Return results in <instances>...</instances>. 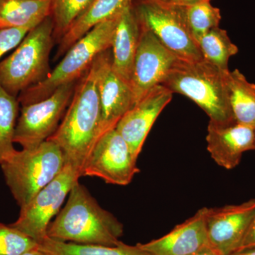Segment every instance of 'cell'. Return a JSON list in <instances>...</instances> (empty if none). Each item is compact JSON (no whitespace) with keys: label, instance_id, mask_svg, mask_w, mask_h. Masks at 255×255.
<instances>
[{"label":"cell","instance_id":"cell-1","mask_svg":"<svg viewBox=\"0 0 255 255\" xmlns=\"http://www.w3.org/2000/svg\"><path fill=\"white\" fill-rule=\"evenodd\" d=\"M100 55L79 79L68 110L56 131L48 139L59 146L66 164L80 173L98 137L101 109L97 80Z\"/></svg>","mask_w":255,"mask_h":255},{"label":"cell","instance_id":"cell-2","mask_svg":"<svg viewBox=\"0 0 255 255\" xmlns=\"http://www.w3.org/2000/svg\"><path fill=\"white\" fill-rule=\"evenodd\" d=\"M123 234V224L79 182L47 230L48 237L56 241L105 246H118Z\"/></svg>","mask_w":255,"mask_h":255},{"label":"cell","instance_id":"cell-3","mask_svg":"<svg viewBox=\"0 0 255 255\" xmlns=\"http://www.w3.org/2000/svg\"><path fill=\"white\" fill-rule=\"evenodd\" d=\"M228 72L221 71L204 59L192 62L179 59L162 85L173 94L190 99L206 112L211 122L236 123L228 100Z\"/></svg>","mask_w":255,"mask_h":255},{"label":"cell","instance_id":"cell-4","mask_svg":"<svg viewBox=\"0 0 255 255\" xmlns=\"http://www.w3.org/2000/svg\"><path fill=\"white\" fill-rule=\"evenodd\" d=\"M120 14L97 25L77 41L46 80L18 95L20 105L45 100L58 87L81 78L99 55L112 48Z\"/></svg>","mask_w":255,"mask_h":255},{"label":"cell","instance_id":"cell-5","mask_svg":"<svg viewBox=\"0 0 255 255\" xmlns=\"http://www.w3.org/2000/svg\"><path fill=\"white\" fill-rule=\"evenodd\" d=\"M50 16L28 31L14 51L0 62V85L10 95L21 92L46 80L51 73L50 52L54 45Z\"/></svg>","mask_w":255,"mask_h":255},{"label":"cell","instance_id":"cell-6","mask_svg":"<svg viewBox=\"0 0 255 255\" xmlns=\"http://www.w3.org/2000/svg\"><path fill=\"white\" fill-rule=\"evenodd\" d=\"M65 164L59 146L47 140L36 148L16 150L0 167L13 197L22 208L62 172Z\"/></svg>","mask_w":255,"mask_h":255},{"label":"cell","instance_id":"cell-7","mask_svg":"<svg viewBox=\"0 0 255 255\" xmlns=\"http://www.w3.org/2000/svg\"><path fill=\"white\" fill-rule=\"evenodd\" d=\"M132 6L140 27L152 32L179 59L203 60L188 27L183 6L160 0H132Z\"/></svg>","mask_w":255,"mask_h":255},{"label":"cell","instance_id":"cell-8","mask_svg":"<svg viewBox=\"0 0 255 255\" xmlns=\"http://www.w3.org/2000/svg\"><path fill=\"white\" fill-rule=\"evenodd\" d=\"M78 80L65 84L45 100L21 106L14 142L22 149L36 148L56 131L70 105Z\"/></svg>","mask_w":255,"mask_h":255},{"label":"cell","instance_id":"cell-9","mask_svg":"<svg viewBox=\"0 0 255 255\" xmlns=\"http://www.w3.org/2000/svg\"><path fill=\"white\" fill-rule=\"evenodd\" d=\"M80 171L65 164L62 172L29 201L20 208L19 216L10 226L37 243L47 237L51 220L60 212L65 198L81 177Z\"/></svg>","mask_w":255,"mask_h":255},{"label":"cell","instance_id":"cell-10","mask_svg":"<svg viewBox=\"0 0 255 255\" xmlns=\"http://www.w3.org/2000/svg\"><path fill=\"white\" fill-rule=\"evenodd\" d=\"M137 158L115 128L96 142L81 170L82 177H95L107 184L126 186L140 172Z\"/></svg>","mask_w":255,"mask_h":255},{"label":"cell","instance_id":"cell-11","mask_svg":"<svg viewBox=\"0 0 255 255\" xmlns=\"http://www.w3.org/2000/svg\"><path fill=\"white\" fill-rule=\"evenodd\" d=\"M178 60L152 32L140 27V40L130 79L133 105L152 88L162 85Z\"/></svg>","mask_w":255,"mask_h":255},{"label":"cell","instance_id":"cell-12","mask_svg":"<svg viewBox=\"0 0 255 255\" xmlns=\"http://www.w3.org/2000/svg\"><path fill=\"white\" fill-rule=\"evenodd\" d=\"M255 217V198L238 204L206 209L210 246L221 255L237 251Z\"/></svg>","mask_w":255,"mask_h":255},{"label":"cell","instance_id":"cell-13","mask_svg":"<svg viewBox=\"0 0 255 255\" xmlns=\"http://www.w3.org/2000/svg\"><path fill=\"white\" fill-rule=\"evenodd\" d=\"M173 93L163 85L152 88L132 106L116 127L136 158L156 119L172 99Z\"/></svg>","mask_w":255,"mask_h":255},{"label":"cell","instance_id":"cell-14","mask_svg":"<svg viewBox=\"0 0 255 255\" xmlns=\"http://www.w3.org/2000/svg\"><path fill=\"white\" fill-rule=\"evenodd\" d=\"M97 87L101 109L98 140L105 132L115 128L124 114L133 106L130 85L112 69L110 49L100 55Z\"/></svg>","mask_w":255,"mask_h":255},{"label":"cell","instance_id":"cell-15","mask_svg":"<svg viewBox=\"0 0 255 255\" xmlns=\"http://www.w3.org/2000/svg\"><path fill=\"white\" fill-rule=\"evenodd\" d=\"M206 141L214 162L232 169L240 164L244 152L255 150V130L237 123L219 124L209 121Z\"/></svg>","mask_w":255,"mask_h":255},{"label":"cell","instance_id":"cell-16","mask_svg":"<svg viewBox=\"0 0 255 255\" xmlns=\"http://www.w3.org/2000/svg\"><path fill=\"white\" fill-rule=\"evenodd\" d=\"M206 209L199 210L163 237L137 245L150 255H191L211 248L206 231Z\"/></svg>","mask_w":255,"mask_h":255},{"label":"cell","instance_id":"cell-17","mask_svg":"<svg viewBox=\"0 0 255 255\" xmlns=\"http://www.w3.org/2000/svg\"><path fill=\"white\" fill-rule=\"evenodd\" d=\"M140 36V23L131 3L121 12L112 47V69L129 85Z\"/></svg>","mask_w":255,"mask_h":255},{"label":"cell","instance_id":"cell-18","mask_svg":"<svg viewBox=\"0 0 255 255\" xmlns=\"http://www.w3.org/2000/svg\"><path fill=\"white\" fill-rule=\"evenodd\" d=\"M132 0H95L88 9L73 23L58 44L55 60L63 56L72 46L97 25L120 14Z\"/></svg>","mask_w":255,"mask_h":255},{"label":"cell","instance_id":"cell-19","mask_svg":"<svg viewBox=\"0 0 255 255\" xmlns=\"http://www.w3.org/2000/svg\"><path fill=\"white\" fill-rule=\"evenodd\" d=\"M228 100L235 122L255 130V85L238 69L226 75Z\"/></svg>","mask_w":255,"mask_h":255},{"label":"cell","instance_id":"cell-20","mask_svg":"<svg viewBox=\"0 0 255 255\" xmlns=\"http://www.w3.org/2000/svg\"><path fill=\"white\" fill-rule=\"evenodd\" d=\"M52 0H0V28L36 26L50 14Z\"/></svg>","mask_w":255,"mask_h":255},{"label":"cell","instance_id":"cell-21","mask_svg":"<svg viewBox=\"0 0 255 255\" xmlns=\"http://www.w3.org/2000/svg\"><path fill=\"white\" fill-rule=\"evenodd\" d=\"M38 247L47 255H150L137 244L128 246L122 242L117 246H105L68 243L47 236Z\"/></svg>","mask_w":255,"mask_h":255},{"label":"cell","instance_id":"cell-22","mask_svg":"<svg viewBox=\"0 0 255 255\" xmlns=\"http://www.w3.org/2000/svg\"><path fill=\"white\" fill-rule=\"evenodd\" d=\"M203 59L223 72L229 71L230 58L238 53L226 30L219 27L208 32L198 43Z\"/></svg>","mask_w":255,"mask_h":255},{"label":"cell","instance_id":"cell-23","mask_svg":"<svg viewBox=\"0 0 255 255\" xmlns=\"http://www.w3.org/2000/svg\"><path fill=\"white\" fill-rule=\"evenodd\" d=\"M19 105L18 97L10 95L0 85V165L16 150L14 137Z\"/></svg>","mask_w":255,"mask_h":255},{"label":"cell","instance_id":"cell-24","mask_svg":"<svg viewBox=\"0 0 255 255\" xmlns=\"http://www.w3.org/2000/svg\"><path fill=\"white\" fill-rule=\"evenodd\" d=\"M95 0H52L50 17L53 38L59 43L74 23L88 9Z\"/></svg>","mask_w":255,"mask_h":255},{"label":"cell","instance_id":"cell-25","mask_svg":"<svg viewBox=\"0 0 255 255\" xmlns=\"http://www.w3.org/2000/svg\"><path fill=\"white\" fill-rule=\"evenodd\" d=\"M183 7L188 27L197 44L208 32L219 27L222 18L221 10L213 6L211 1H203Z\"/></svg>","mask_w":255,"mask_h":255},{"label":"cell","instance_id":"cell-26","mask_svg":"<svg viewBox=\"0 0 255 255\" xmlns=\"http://www.w3.org/2000/svg\"><path fill=\"white\" fill-rule=\"evenodd\" d=\"M38 246L21 231L0 223V255H19Z\"/></svg>","mask_w":255,"mask_h":255},{"label":"cell","instance_id":"cell-27","mask_svg":"<svg viewBox=\"0 0 255 255\" xmlns=\"http://www.w3.org/2000/svg\"><path fill=\"white\" fill-rule=\"evenodd\" d=\"M35 26L21 28H0V58L5 53L18 46L28 31Z\"/></svg>","mask_w":255,"mask_h":255},{"label":"cell","instance_id":"cell-28","mask_svg":"<svg viewBox=\"0 0 255 255\" xmlns=\"http://www.w3.org/2000/svg\"><path fill=\"white\" fill-rule=\"evenodd\" d=\"M255 247V217L252 221L251 226L247 231L246 236L242 241L241 246L237 250L244 249V248H253Z\"/></svg>","mask_w":255,"mask_h":255},{"label":"cell","instance_id":"cell-29","mask_svg":"<svg viewBox=\"0 0 255 255\" xmlns=\"http://www.w3.org/2000/svg\"><path fill=\"white\" fill-rule=\"evenodd\" d=\"M206 1H211L212 0H171L170 2L178 5V6H187Z\"/></svg>","mask_w":255,"mask_h":255},{"label":"cell","instance_id":"cell-30","mask_svg":"<svg viewBox=\"0 0 255 255\" xmlns=\"http://www.w3.org/2000/svg\"><path fill=\"white\" fill-rule=\"evenodd\" d=\"M230 255H255V247L238 250Z\"/></svg>","mask_w":255,"mask_h":255},{"label":"cell","instance_id":"cell-31","mask_svg":"<svg viewBox=\"0 0 255 255\" xmlns=\"http://www.w3.org/2000/svg\"><path fill=\"white\" fill-rule=\"evenodd\" d=\"M191 255H221L211 248H206Z\"/></svg>","mask_w":255,"mask_h":255},{"label":"cell","instance_id":"cell-32","mask_svg":"<svg viewBox=\"0 0 255 255\" xmlns=\"http://www.w3.org/2000/svg\"><path fill=\"white\" fill-rule=\"evenodd\" d=\"M19 255H47L46 253H43L41 250L38 248L37 246L36 248H33V249L30 250L22 253V254Z\"/></svg>","mask_w":255,"mask_h":255},{"label":"cell","instance_id":"cell-33","mask_svg":"<svg viewBox=\"0 0 255 255\" xmlns=\"http://www.w3.org/2000/svg\"><path fill=\"white\" fill-rule=\"evenodd\" d=\"M160 1H170L171 0H160Z\"/></svg>","mask_w":255,"mask_h":255}]
</instances>
